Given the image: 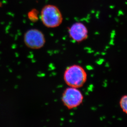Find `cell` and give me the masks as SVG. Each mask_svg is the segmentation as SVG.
Returning <instances> with one entry per match:
<instances>
[{
    "instance_id": "obj_2",
    "label": "cell",
    "mask_w": 127,
    "mask_h": 127,
    "mask_svg": "<svg viewBox=\"0 0 127 127\" xmlns=\"http://www.w3.org/2000/svg\"><path fill=\"white\" fill-rule=\"evenodd\" d=\"M41 19L43 25L49 28H56L63 22V15L56 6L47 5L41 11Z\"/></svg>"
},
{
    "instance_id": "obj_1",
    "label": "cell",
    "mask_w": 127,
    "mask_h": 127,
    "mask_svg": "<svg viewBox=\"0 0 127 127\" xmlns=\"http://www.w3.org/2000/svg\"><path fill=\"white\" fill-rule=\"evenodd\" d=\"M66 84L71 87H81L87 80V73L85 70L78 65H72L67 67L64 75Z\"/></svg>"
},
{
    "instance_id": "obj_4",
    "label": "cell",
    "mask_w": 127,
    "mask_h": 127,
    "mask_svg": "<svg viewBox=\"0 0 127 127\" xmlns=\"http://www.w3.org/2000/svg\"><path fill=\"white\" fill-rule=\"evenodd\" d=\"M83 97L81 92L76 88L70 87L64 92L62 100L64 104L68 109L79 106L83 101Z\"/></svg>"
},
{
    "instance_id": "obj_7",
    "label": "cell",
    "mask_w": 127,
    "mask_h": 127,
    "mask_svg": "<svg viewBox=\"0 0 127 127\" xmlns=\"http://www.w3.org/2000/svg\"><path fill=\"white\" fill-rule=\"evenodd\" d=\"M37 16V12L35 9H34L30 11L28 14L29 19L33 22H35L38 19Z\"/></svg>"
},
{
    "instance_id": "obj_3",
    "label": "cell",
    "mask_w": 127,
    "mask_h": 127,
    "mask_svg": "<svg viewBox=\"0 0 127 127\" xmlns=\"http://www.w3.org/2000/svg\"><path fill=\"white\" fill-rule=\"evenodd\" d=\"M24 40L26 46L32 49L42 48L46 42L43 33L36 29L28 30L24 34Z\"/></svg>"
},
{
    "instance_id": "obj_6",
    "label": "cell",
    "mask_w": 127,
    "mask_h": 127,
    "mask_svg": "<svg viewBox=\"0 0 127 127\" xmlns=\"http://www.w3.org/2000/svg\"><path fill=\"white\" fill-rule=\"evenodd\" d=\"M120 106L123 111L127 115V95L121 97L120 101Z\"/></svg>"
},
{
    "instance_id": "obj_5",
    "label": "cell",
    "mask_w": 127,
    "mask_h": 127,
    "mask_svg": "<svg viewBox=\"0 0 127 127\" xmlns=\"http://www.w3.org/2000/svg\"><path fill=\"white\" fill-rule=\"evenodd\" d=\"M68 33L70 37L76 42H82L88 37V29L81 22H76L72 24L68 29Z\"/></svg>"
}]
</instances>
